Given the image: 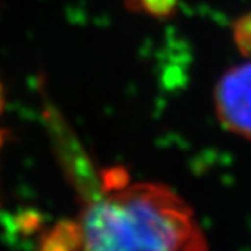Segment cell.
<instances>
[{
    "instance_id": "cell-1",
    "label": "cell",
    "mask_w": 251,
    "mask_h": 251,
    "mask_svg": "<svg viewBox=\"0 0 251 251\" xmlns=\"http://www.w3.org/2000/svg\"><path fill=\"white\" fill-rule=\"evenodd\" d=\"M44 248L65 250H204L206 238L192 209L160 183L114 188L88 201L77 220L56 226Z\"/></svg>"
},
{
    "instance_id": "cell-2",
    "label": "cell",
    "mask_w": 251,
    "mask_h": 251,
    "mask_svg": "<svg viewBox=\"0 0 251 251\" xmlns=\"http://www.w3.org/2000/svg\"><path fill=\"white\" fill-rule=\"evenodd\" d=\"M215 107L227 130L251 139V62L228 70L220 79Z\"/></svg>"
},
{
    "instance_id": "cell-3",
    "label": "cell",
    "mask_w": 251,
    "mask_h": 251,
    "mask_svg": "<svg viewBox=\"0 0 251 251\" xmlns=\"http://www.w3.org/2000/svg\"><path fill=\"white\" fill-rule=\"evenodd\" d=\"M124 2L129 9L141 11L156 19H168L178 6V0H124Z\"/></svg>"
},
{
    "instance_id": "cell-4",
    "label": "cell",
    "mask_w": 251,
    "mask_h": 251,
    "mask_svg": "<svg viewBox=\"0 0 251 251\" xmlns=\"http://www.w3.org/2000/svg\"><path fill=\"white\" fill-rule=\"evenodd\" d=\"M233 37L242 56L251 58V12L244 14L233 25Z\"/></svg>"
}]
</instances>
